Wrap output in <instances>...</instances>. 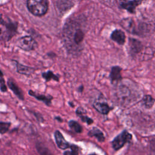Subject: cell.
Here are the masks:
<instances>
[{
	"label": "cell",
	"instance_id": "obj_11",
	"mask_svg": "<svg viewBox=\"0 0 155 155\" xmlns=\"http://www.w3.org/2000/svg\"><path fill=\"white\" fill-rule=\"evenodd\" d=\"M28 94L34 97L37 100L43 102L47 106H50L51 104V100L53 99V97L50 95H45V94H38L32 90L28 91Z\"/></svg>",
	"mask_w": 155,
	"mask_h": 155
},
{
	"label": "cell",
	"instance_id": "obj_5",
	"mask_svg": "<svg viewBox=\"0 0 155 155\" xmlns=\"http://www.w3.org/2000/svg\"><path fill=\"white\" fill-rule=\"evenodd\" d=\"M16 45L24 51H31L37 46V42L30 36H25L20 38L16 42Z\"/></svg>",
	"mask_w": 155,
	"mask_h": 155
},
{
	"label": "cell",
	"instance_id": "obj_23",
	"mask_svg": "<svg viewBox=\"0 0 155 155\" xmlns=\"http://www.w3.org/2000/svg\"><path fill=\"white\" fill-rule=\"evenodd\" d=\"M1 80H0V82H1V92H6L7 91V86L5 84V81L3 78V73L2 72V71H1Z\"/></svg>",
	"mask_w": 155,
	"mask_h": 155
},
{
	"label": "cell",
	"instance_id": "obj_19",
	"mask_svg": "<svg viewBox=\"0 0 155 155\" xmlns=\"http://www.w3.org/2000/svg\"><path fill=\"white\" fill-rule=\"evenodd\" d=\"M68 126L74 132L76 133H80L82 131V126L76 120H70L68 123Z\"/></svg>",
	"mask_w": 155,
	"mask_h": 155
},
{
	"label": "cell",
	"instance_id": "obj_15",
	"mask_svg": "<svg viewBox=\"0 0 155 155\" xmlns=\"http://www.w3.org/2000/svg\"><path fill=\"white\" fill-rule=\"evenodd\" d=\"M87 111L82 107H79L76 110V114L80 117L83 122L86 123L88 125H91L93 123V120L86 115Z\"/></svg>",
	"mask_w": 155,
	"mask_h": 155
},
{
	"label": "cell",
	"instance_id": "obj_13",
	"mask_svg": "<svg viewBox=\"0 0 155 155\" xmlns=\"http://www.w3.org/2000/svg\"><path fill=\"white\" fill-rule=\"evenodd\" d=\"M121 70L122 68L119 66H114L111 68L110 74V78L112 83L117 82L122 79Z\"/></svg>",
	"mask_w": 155,
	"mask_h": 155
},
{
	"label": "cell",
	"instance_id": "obj_8",
	"mask_svg": "<svg viewBox=\"0 0 155 155\" xmlns=\"http://www.w3.org/2000/svg\"><path fill=\"white\" fill-rule=\"evenodd\" d=\"M7 85L8 88L13 92V93L18 97V99L23 101L24 99V93L22 91V90L18 87V85L16 84V82L10 78L7 80Z\"/></svg>",
	"mask_w": 155,
	"mask_h": 155
},
{
	"label": "cell",
	"instance_id": "obj_2",
	"mask_svg": "<svg viewBox=\"0 0 155 155\" xmlns=\"http://www.w3.org/2000/svg\"><path fill=\"white\" fill-rule=\"evenodd\" d=\"M28 10L35 16L45 15L48 10V0H27Z\"/></svg>",
	"mask_w": 155,
	"mask_h": 155
},
{
	"label": "cell",
	"instance_id": "obj_22",
	"mask_svg": "<svg viewBox=\"0 0 155 155\" xmlns=\"http://www.w3.org/2000/svg\"><path fill=\"white\" fill-rule=\"evenodd\" d=\"M143 101L145 105L148 108H150L154 104V99L150 96H145Z\"/></svg>",
	"mask_w": 155,
	"mask_h": 155
},
{
	"label": "cell",
	"instance_id": "obj_1",
	"mask_svg": "<svg viewBox=\"0 0 155 155\" xmlns=\"http://www.w3.org/2000/svg\"><path fill=\"white\" fill-rule=\"evenodd\" d=\"M71 24H73L71 23ZM71 24H67L64 28V35L65 38V43L69 50H73V48L77 50L82 44L84 32L80 27H74Z\"/></svg>",
	"mask_w": 155,
	"mask_h": 155
},
{
	"label": "cell",
	"instance_id": "obj_9",
	"mask_svg": "<svg viewBox=\"0 0 155 155\" xmlns=\"http://www.w3.org/2000/svg\"><path fill=\"white\" fill-rule=\"evenodd\" d=\"M121 26L130 33L136 34V26L131 18H125L120 21Z\"/></svg>",
	"mask_w": 155,
	"mask_h": 155
},
{
	"label": "cell",
	"instance_id": "obj_3",
	"mask_svg": "<svg viewBox=\"0 0 155 155\" xmlns=\"http://www.w3.org/2000/svg\"><path fill=\"white\" fill-rule=\"evenodd\" d=\"M18 24L10 19L4 20L1 17V39L4 41H8L13 38L17 32Z\"/></svg>",
	"mask_w": 155,
	"mask_h": 155
},
{
	"label": "cell",
	"instance_id": "obj_12",
	"mask_svg": "<svg viewBox=\"0 0 155 155\" xmlns=\"http://www.w3.org/2000/svg\"><path fill=\"white\" fill-rule=\"evenodd\" d=\"M142 0H133L128 2H121L120 7L128 11L130 13H134L136 7L141 2Z\"/></svg>",
	"mask_w": 155,
	"mask_h": 155
},
{
	"label": "cell",
	"instance_id": "obj_7",
	"mask_svg": "<svg viewBox=\"0 0 155 155\" xmlns=\"http://www.w3.org/2000/svg\"><path fill=\"white\" fill-rule=\"evenodd\" d=\"M54 137L56 145L59 148L62 150H66L71 147V144H70L65 140L62 134L59 130H56L54 131Z\"/></svg>",
	"mask_w": 155,
	"mask_h": 155
},
{
	"label": "cell",
	"instance_id": "obj_24",
	"mask_svg": "<svg viewBox=\"0 0 155 155\" xmlns=\"http://www.w3.org/2000/svg\"><path fill=\"white\" fill-rule=\"evenodd\" d=\"M151 147L154 151H155V140H153V141H151Z\"/></svg>",
	"mask_w": 155,
	"mask_h": 155
},
{
	"label": "cell",
	"instance_id": "obj_10",
	"mask_svg": "<svg viewBox=\"0 0 155 155\" xmlns=\"http://www.w3.org/2000/svg\"><path fill=\"white\" fill-rule=\"evenodd\" d=\"M125 35L124 32L119 29H116L111 33L110 38L119 45H124L125 42Z\"/></svg>",
	"mask_w": 155,
	"mask_h": 155
},
{
	"label": "cell",
	"instance_id": "obj_4",
	"mask_svg": "<svg viewBox=\"0 0 155 155\" xmlns=\"http://www.w3.org/2000/svg\"><path fill=\"white\" fill-rule=\"evenodd\" d=\"M131 138L132 135L127 130H124L113 139L111 142L112 148L115 151H117L123 147L126 143L130 142Z\"/></svg>",
	"mask_w": 155,
	"mask_h": 155
},
{
	"label": "cell",
	"instance_id": "obj_21",
	"mask_svg": "<svg viewBox=\"0 0 155 155\" xmlns=\"http://www.w3.org/2000/svg\"><path fill=\"white\" fill-rule=\"evenodd\" d=\"M70 151H66L64 152V154H78L79 153V147L75 144H71Z\"/></svg>",
	"mask_w": 155,
	"mask_h": 155
},
{
	"label": "cell",
	"instance_id": "obj_16",
	"mask_svg": "<svg viewBox=\"0 0 155 155\" xmlns=\"http://www.w3.org/2000/svg\"><path fill=\"white\" fill-rule=\"evenodd\" d=\"M88 136L90 137H96L99 142H104L105 140V136L103 132L97 127H93L88 133Z\"/></svg>",
	"mask_w": 155,
	"mask_h": 155
},
{
	"label": "cell",
	"instance_id": "obj_14",
	"mask_svg": "<svg viewBox=\"0 0 155 155\" xmlns=\"http://www.w3.org/2000/svg\"><path fill=\"white\" fill-rule=\"evenodd\" d=\"M16 71L18 73H19L20 74H24L26 76H29L31 74H32L35 70L33 67H28V66L22 65L21 63L18 62L17 61H16Z\"/></svg>",
	"mask_w": 155,
	"mask_h": 155
},
{
	"label": "cell",
	"instance_id": "obj_18",
	"mask_svg": "<svg viewBox=\"0 0 155 155\" xmlns=\"http://www.w3.org/2000/svg\"><path fill=\"white\" fill-rule=\"evenodd\" d=\"M42 77L45 80V81L48 82L51 81V79L58 82L59 81V78L58 74H55L52 71L48 70L46 72H44L42 73Z\"/></svg>",
	"mask_w": 155,
	"mask_h": 155
},
{
	"label": "cell",
	"instance_id": "obj_25",
	"mask_svg": "<svg viewBox=\"0 0 155 155\" xmlns=\"http://www.w3.org/2000/svg\"><path fill=\"white\" fill-rule=\"evenodd\" d=\"M83 89H84V87H83L82 85H81V86H80V87L78 88V91H79V92H82V90H83Z\"/></svg>",
	"mask_w": 155,
	"mask_h": 155
},
{
	"label": "cell",
	"instance_id": "obj_6",
	"mask_svg": "<svg viewBox=\"0 0 155 155\" xmlns=\"http://www.w3.org/2000/svg\"><path fill=\"white\" fill-rule=\"evenodd\" d=\"M92 105L97 111L104 115L108 114L109 112L113 109V108H111L107 103L104 96H101L95 100L93 102Z\"/></svg>",
	"mask_w": 155,
	"mask_h": 155
},
{
	"label": "cell",
	"instance_id": "obj_20",
	"mask_svg": "<svg viewBox=\"0 0 155 155\" xmlns=\"http://www.w3.org/2000/svg\"><path fill=\"white\" fill-rule=\"evenodd\" d=\"M11 125L10 122H4L1 121L0 122V133L1 134H3L7 132L9 130V128Z\"/></svg>",
	"mask_w": 155,
	"mask_h": 155
},
{
	"label": "cell",
	"instance_id": "obj_17",
	"mask_svg": "<svg viewBox=\"0 0 155 155\" xmlns=\"http://www.w3.org/2000/svg\"><path fill=\"white\" fill-rule=\"evenodd\" d=\"M129 46L131 51L133 53H138L141 50L142 45L141 43L136 39L130 38L129 39Z\"/></svg>",
	"mask_w": 155,
	"mask_h": 155
},
{
	"label": "cell",
	"instance_id": "obj_26",
	"mask_svg": "<svg viewBox=\"0 0 155 155\" xmlns=\"http://www.w3.org/2000/svg\"><path fill=\"white\" fill-rule=\"evenodd\" d=\"M55 119H57L58 120H59V122H62V119H61L59 117H55Z\"/></svg>",
	"mask_w": 155,
	"mask_h": 155
}]
</instances>
